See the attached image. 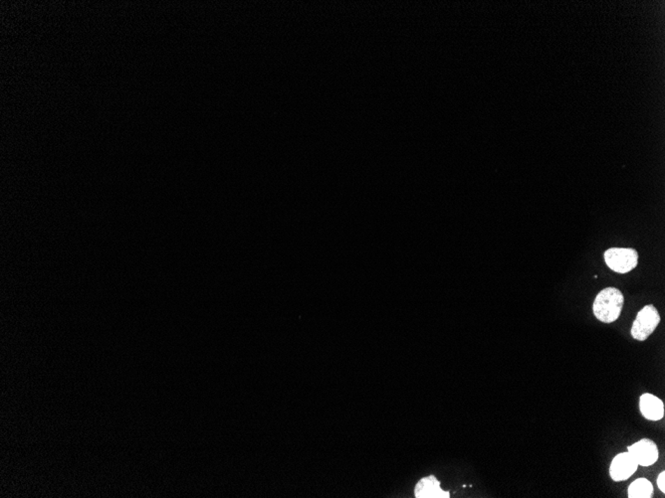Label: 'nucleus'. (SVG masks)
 Segmentation results:
<instances>
[{
  "mask_svg": "<svg viewBox=\"0 0 665 498\" xmlns=\"http://www.w3.org/2000/svg\"><path fill=\"white\" fill-rule=\"evenodd\" d=\"M639 409L643 417L650 421H659L664 416V404L655 395L645 393L639 399Z\"/></svg>",
  "mask_w": 665,
  "mask_h": 498,
  "instance_id": "nucleus-6",
  "label": "nucleus"
},
{
  "mask_svg": "<svg viewBox=\"0 0 665 498\" xmlns=\"http://www.w3.org/2000/svg\"><path fill=\"white\" fill-rule=\"evenodd\" d=\"M415 497L417 498H449L450 493L440 488V483L435 476L421 479L415 486Z\"/></svg>",
  "mask_w": 665,
  "mask_h": 498,
  "instance_id": "nucleus-7",
  "label": "nucleus"
},
{
  "mask_svg": "<svg viewBox=\"0 0 665 498\" xmlns=\"http://www.w3.org/2000/svg\"><path fill=\"white\" fill-rule=\"evenodd\" d=\"M627 453L634 458L636 464L643 467L655 465L659 458V448L652 439H643L638 443L629 446Z\"/></svg>",
  "mask_w": 665,
  "mask_h": 498,
  "instance_id": "nucleus-4",
  "label": "nucleus"
},
{
  "mask_svg": "<svg viewBox=\"0 0 665 498\" xmlns=\"http://www.w3.org/2000/svg\"><path fill=\"white\" fill-rule=\"evenodd\" d=\"M604 261L613 272L627 273L638 266V254L634 249L611 248L604 252Z\"/></svg>",
  "mask_w": 665,
  "mask_h": 498,
  "instance_id": "nucleus-2",
  "label": "nucleus"
},
{
  "mask_svg": "<svg viewBox=\"0 0 665 498\" xmlns=\"http://www.w3.org/2000/svg\"><path fill=\"white\" fill-rule=\"evenodd\" d=\"M622 292L615 287H606L599 292L594 301L595 317L604 324H611L620 317L624 308Z\"/></svg>",
  "mask_w": 665,
  "mask_h": 498,
  "instance_id": "nucleus-1",
  "label": "nucleus"
},
{
  "mask_svg": "<svg viewBox=\"0 0 665 498\" xmlns=\"http://www.w3.org/2000/svg\"><path fill=\"white\" fill-rule=\"evenodd\" d=\"M660 322L659 310L655 306L645 305L636 315L632 326V336L636 340L645 341L655 332Z\"/></svg>",
  "mask_w": 665,
  "mask_h": 498,
  "instance_id": "nucleus-3",
  "label": "nucleus"
},
{
  "mask_svg": "<svg viewBox=\"0 0 665 498\" xmlns=\"http://www.w3.org/2000/svg\"><path fill=\"white\" fill-rule=\"evenodd\" d=\"M638 465L629 453L615 455L610 467V476L615 481H624L638 471Z\"/></svg>",
  "mask_w": 665,
  "mask_h": 498,
  "instance_id": "nucleus-5",
  "label": "nucleus"
},
{
  "mask_svg": "<svg viewBox=\"0 0 665 498\" xmlns=\"http://www.w3.org/2000/svg\"><path fill=\"white\" fill-rule=\"evenodd\" d=\"M657 485L662 493L665 492V472H660L659 478H657Z\"/></svg>",
  "mask_w": 665,
  "mask_h": 498,
  "instance_id": "nucleus-9",
  "label": "nucleus"
},
{
  "mask_svg": "<svg viewBox=\"0 0 665 498\" xmlns=\"http://www.w3.org/2000/svg\"><path fill=\"white\" fill-rule=\"evenodd\" d=\"M629 498H650L653 495V486L646 478H638L629 488Z\"/></svg>",
  "mask_w": 665,
  "mask_h": 498,
  "instance_id": "nucleus-8",
  "label": "nucleus"
}]
</instances>
